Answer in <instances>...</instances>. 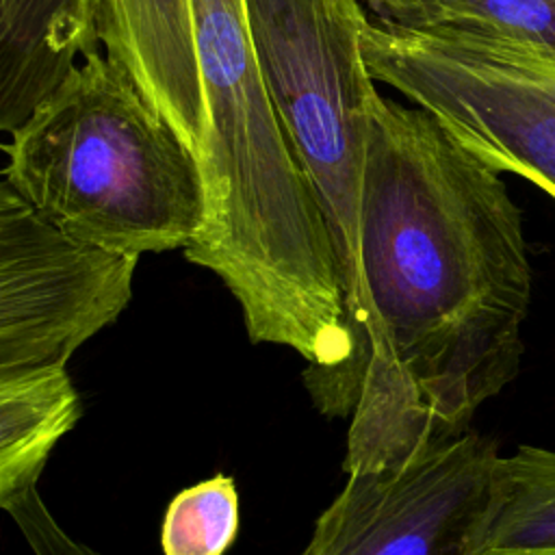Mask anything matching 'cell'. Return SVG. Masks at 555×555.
<instances>
[{
    "mask_svg": "<svg viewBox=\"0 0 555 555\" xmlns=\"http://www.w3.org/2000/svg\"><path fill=\"white\" fill-rule=\"evenodd\" d=\"M98 41L95 0H0V128L17 130Z\"/></svg>",
    "mask_w": 555,
    "mask_h": 555,
    "instance_id": "obj_9",
    "label": "cell"
},
{
    "mask_svg": "<svg viewBox=\"0 0 555 555\" xmlns=\"http://www.w3.org/2000/svg\"><path fill=\"white\" fill-rule=\"evenodd\" d=\"M499 462L496 442L466 429L410 462L349 473L301 555H479Z\"/></svg>",
    "mask_w": 555,
    "mask_h": 555,
    "instance_id": "obj_6",
    "label": "cell"
},
{
    "mask_svg": "<svg viewBox=\"0 0 555 555\" xmlns=\"http://www.w3.org/2000/svg\"><path fill=\"white\" fill-rule=\"evenodd\" d=\"M364 340L314 401L349 418L345 473L468 429L518 373L531 301L522 215L501 171L436 115L377 93L360 197Z\"/></svg>",
    "mask_w": 555,
    "mask_h": 555,
    "instance_id": "obj_1",
    "label": "cell"
},
{
    "mask_svg": "<svg viewBox=\"0 0 555 555\" xmlns=\"http://www.w3.org/2000/svg\"><path fill=\"white\" fill-rule=\"evenodd\" d=\"M479 555H555V451L520 444L501 455Z\"/></svg>",
    "mask_w": 555,
    "mask_h": 555,
    "instance_id": "obj_11",
    "label": "cell"
},
{
    "mask_svg": "<svg viewBox=\"0 0 555 555\" xmlns=\"http://www.w3.org/2000/svg\"><path fill=\"white\" fill-rule=\"evenodd\" d=\"M139 256L67 234L0 184V371L65 366L130 301Z\"/></svg>",
    "mask_w": 555,
    "mask_h": 555,
    "instance_id": "obj_7",
    "label": "cell"
},
{
    "mask_svg": "<svg viewBox=\"0 0 555 555\" xmlns=\"http://www.w3.org/2000/svg\"><path fill=\"white\" fill-rule=\"evenodd\" d=\"M379 22L425 28L431 17V0H362Z\"/></svg>",
    "mask_w": 555,
    "mask_h": 555,
    "instance_id": "obj_15",
    "label": "cell"
},
{
    "mask_svg": "<svg viewBox=\"0 0 555 555\" xmlns=\"http://www.w3.org/2000/svg\"><path fill=\"white\" fill-rule=\"evenodd\" d=\"M254 52L280 126L323 212L336 258L349 362L369 325L360 269V197L375 78L364 59L362 0H243Z\"/></svg>",
    "mask_w": 555,
    "mask_h": 555,
    "instance_id": "obj_4",
    "label": "cell"
},
{
    "mask_svg": "<svg viewBox=\"0 0 555 555\" xmlns=\"http://www.w3.org/2000/svg\"><path fill=\"white\" fill-rule=\"evenodd\" d=\"M238 533V492L217 475L180 490L163 518V555H223Z\"/></svg>",
    "mask_w": 555,
    "mask_h": 555,
    "instance_id": "obj_13",
    "label": "cell"
},
{
    "mask_svg": "<svg viewBox=\"0 0 555 555\" xmlns=\"http://www.w3.org/2000/svg\"><path fill=\"white\" fill-rule=\"evenodd\" d=\"M80 401L65 366L0 371V505L37 486L54 444L76 425Z\"/></svg>",
    "mask_w": 555,
    "mask_h": 555,
    "instance_id": "obj_10",
    "label": "cell"
},
{
    "mask_svg": "<svg viewBox=\"0 0 555 555\" xmlns=\"http://www.w3.org/2000/svg\"><path fill=\"white\" fill-rule=\"evenodd\" d=\"M206 108V219L184 247L241 304L254 343L306 362V388L353 345L332 238L260 74L243 0H191Z\"/></svg>",
    "mask_w": 555,
    "mask_h": 555,
    "instance_id": "obj_2",
    "label": "cell"
},
{
    "mask_svg": "<svg viewBox=\"0 0 555 555\" xmlns=\"http://www.w3.org/2000/svg\"><path fill=\"white\" fill-rule=\"evenodd\" d=\"M22 531L33 555H100L91 546L74 540L52 516L37 486L26 490L4 509Z\"/></svg>",
    "mask_w": 555,
    "mask_h": 555,
    "instance_id": "obj_14",
    "label": "cell"
},
{
    "mask_svg": "<svg viewBox=\"0 0 555 555\" xmlns=\"http://www.w3.org/2000/svg\"><path fill=\"white\" fill-rule=\"evenodd\" d=\"M4 180L72 236L141 256L189 247L206 219L197 156L132 74L93 52L4 145Z\"/></svg>",
    "mask_w": 555,
    "mask_h": 555,
    "instance_id": "obj_3",
    "label": "cell"
},
{
    "mask_svg": "<svg viewBox=\"0 0 555 555\" xmlns=\"http://www.w3.org/2000/svg\"><path fill=\"white\" fill-rule=\"evenodd\" d=\"M364 59L494 169L555 197V52L371 22Z\"/></svg>",
    "mask_w": 555,
    "mask_h": 555,
    "instance_id": "obj_5",
    "label": "cell"
},
{
    "mask_svg": "<svg viewBox=\"0 0 555 555\" xmlns=\"http://www.w3.org/2000/svg\"><path fill=\"white\" fill-rule=\"evenodd\" d=\"M425 28L555 52V0H431Z\"/></svg>",
    "mask_w": 555,
    "mask_h": 555,
    "instance_id": "obj_12",
    "label": "cell"
},
{
    "mask_svg": "<svg viewBox=\"0 0 555 555\" xmlns=\"http://www.w3.org/2000/svg\"><path fill=\"white\" fill-rule=\"evenodd\" d=\"M95 4L104 54L132 74L152 106L202 160L206 108L191 0H95Z\"/></svg>",
    "mask_w": 555,
    "mask_h": 555,
    "instance_id": "obj_8",
    "label": "cell"
}]
</instances>
